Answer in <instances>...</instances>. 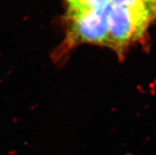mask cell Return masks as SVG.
Returning a JSON list of instances; mask_svg holds the SVG:
<instances>
[{"instance_id": "cell-1", "label": "cell", "mask_w": 156, "mask_h": 155, "mask_svg": "<svg viewBox=\"0 0 156 155\" xmlns=\"http://www.w3.org/2000/svg\"><path fill=\"white\" fill-rule=\"evenodd\" d=\"M154 15L156 10L149 7L132 9L112 6L106 46L122 54L128 46L142 37Z\"/></svg>"}, {"instance_id": "cell-2", "label": "cell", "mask_w": 156, "mask_h": 155, "mask_svg": "<svg viewBox=\"0 0 156 155\" xmlns=\"http://www.w3.org/2000/svg\"><path fill=\"white\" fill-rule=\"evenodd\" d=\"M111 4L101 10L69 7L70 45L90 43L107 45Z\"/></svg>"}, {"instance_id": "cell-3", "label": "cell", "mask_w": 156, "mask_h": 155, "mask_svg": "<svg viewBox=\"0 0 156 155\" xmlns=\"http://www.w3.org/2000/svg\"><path fill=\"white\" fill-rule=\"evenodd\" d=\"M69 7L101 10L110 4V0H67Z\"/></svg>"}, {"instance_id": "cell-4", "label": "cell", "mask_w": 156, "mask_h": 155, "mask_svg": "<svg viewBox=\"0 0 156 155\" xmlns=\"http://www.w3.org/2000/svg\"><path fill=\"white\" fill-rule=\"evenodd\" d=\"M144 1H145V2H147V3L151 4L153 6H156V0H144Z\"/></svg>"}]
</instances>
